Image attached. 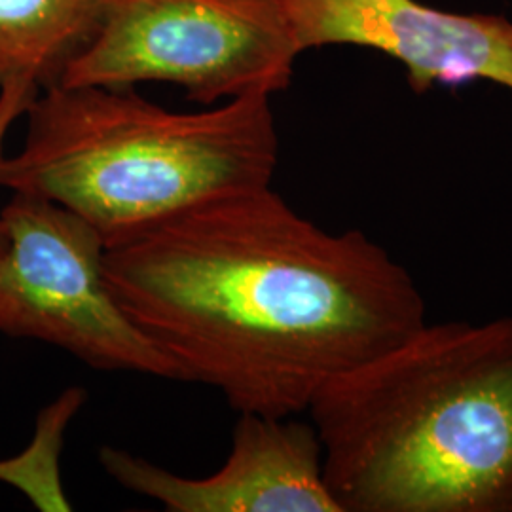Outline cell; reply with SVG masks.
I'll list each match as a JSON object with an SVG mask.
<instances>
[{"label":"cell","instance_id":"1","mask_svg":"<svg viewBox=\"0 0 512 512\" xmlns=\"http://www.w3.org/2000/svg\"><path fill=\"white\" fill-rule=\"evenodd\" d=\"M110 291L177 365L239 414L293 418L323 385L425 325L403 264L332 234L272 186L202 205L105 253Z\"/></svg>","mask_w":512,"mask_h":512},{"label":"cell","instance_id":"2","mask_svg":"<svg viewBox=\"0 0 512 512\" xmlns=\"http://www.w3.org/2000/svg\"><path fill=\"white\" fill-rule=\"evenodd\" d=\"M308 412L342 512H512V317L425 323Z\"/></svg>","mask_w":512,"mask_h":512},{"label":"cell","instance_id":"3","mask_svg":"<svg viewBox=\"0 0 512 512\" xmlns=\"http://www.w3.org/2000/svg\"><path fill=\"white\" fill-rule=\"evenodd\" d=\"M272 95L167 110L133 88L40 90L25 143L0 186L59 203L116 247L222 198L272 184L279 141Z\"/></svg>","mask_w":512,"mask_h":512},{"label":"cell","instance_id":"4","mask_svg":"<svg viewBox=\"0 0 512 512\" xmlns=\"http://www.w3.org/2000/svg\"><path fill=\"white\" fill-rule=\"evenodd\" d=\"M298 55L283 0H109L59 84L169 82L211 107L287 90Z\"/></svg>","mask_w":512,"mask_h":512},{"label":"cell","instance_id":"5","mask_svg":"<svg viewBox=\"0 0 512 512\" xmlns=\"http://www.w3.org/2000/svg\"><path fill=\"white\" fill-rule=\"evenodd\" d=\"M0 215L2 334L65 349L95 370L183 382L110 291L107 247L86 220L29 194H14Z\"/></svg>","mask_w":512,"mask_h":512},{"label":"cell","instance_id":"6","mask_svg":"<svg viewBox=\"0 0 512 512\" xmlns=\"http://www.w3.org/2000/svg\"><path fill=\"white\" fill-rule=\"evenodd\" d=\"M300 54L323 46H361L403 63L408 84L490 80L512 92V21L456 14L421 0H283Z\"/></svg>","mask_w":512,"mask_h":512},{"label":"cell","instance_id":"7","mask_svg":"<svg viewBox=\"0 0 512 512\" xmlns=\"http://www.w3.org/2000/svg\"><path fill=\"white\" fill-rule=\"evenodd\" d=\"M99 463L133 494L171 512H342L323 473L313 423L239 414L232 448L217 473L175 475L131 452L105 446Z\"/></svg>","mask_w":512,"mask_h":512},{"label":"cell","instance_id":"8","mask_svg":"<svg viewBox=\"0 0 512 512\" xmlns=\"http://www.w3.org/2000/svg\"><path fill=\"white\" fill-rule=\"evenodd\" d=\"M109 0H0V84H59L92 42Z\"/></svg>","mask_w":512,"mask_h":512},{"label":"cell","instance_id":"9","mask_svg":"<svg viewBox=\"0 0 512 512\" xmlns=\"http://www.w3.org/2000/svg\"><path fill=\"white\" fill-rule=\"evenodd\" d=\"M38 86L27 78H10L0 84V164L4 160V139L19 116H23L37 97ZM4 249V226L0 215V253Z\"/></svg>","mask_w":512,"mask_h":512}]
</instances>
